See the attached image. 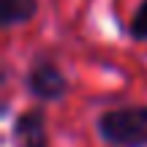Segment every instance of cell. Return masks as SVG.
<instances>
[{"mask_svg":"<svg viewBox=\"0 0 147 147\" xmlns=\"http://www.w3.org/2000/svg\"><path fill=\"white\" fill-rule=\"evenodd\" d=\"M98 134L115 147H147V106H120L101 112Z\"/></svg>","mask_w":147,"mask_h":147,"instance_id":"cell-1","label":"cell"},{"mask_svg":"<svg viewBox=\"0 0 147 147\" xmlns=\"http://www.w3.org/2000/svg\"><path fill=\"white\" fill-rule=\"evenodd\" d=\"M27 90L38 101H60L68 93V79L65 74L49 60H38L27 71Z\"/></svg>","mask_w":147,"mask_h":147,"instance_id":"cell-2","label":"cell"},{"mask_svg":"<svg viewBox=\"0 0 147 147\" xmlns=\"http://www.w3.org/2000/svg\"><path fill=\"white\" fill-rule=\"evenodd\" d=\"M128 33H131V38H136V41H147V0H142L139 8L134 11Z\"/></svg>","mask_w":147,"mask_h":147,"instance_id":"cell-5","label":"cell"},{"mask_svg":"<svg viewBox=\"0 0 147 147\" xmlns=\"http://www.w3.org/2000/svg\"><path fill=\"white\" fill-rule=\"evenodd\" d=\"M38 14V0H0V27L11 30Z\"/></svg>","mask_w":147,"mask_h":147,"instance_id":"cell-4","label":"cell"},{"mask_svg":"<svg viewBox=\"0 0 147 147\" xmlns=\"http://www.w3.org/2000/svg\"><path fill=\"white\" fill-rule=\"evenodd\" d=\"M11 139L16 147H49V131H47V115L44 109H25L16 115Z\"/></svg>","mask_w":147,"mask_h":147,"instance_id":"cell-3","label":"cell"}]
</instances>
